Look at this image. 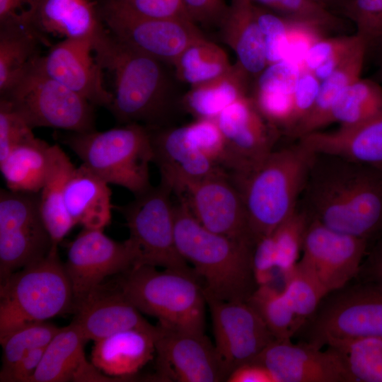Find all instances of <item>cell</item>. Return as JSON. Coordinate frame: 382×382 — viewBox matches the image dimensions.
Instances as JSON below:
<instances>
[{
    "mask_svg": "<svg viewBox=\"0 0 382 382\" xmlns=\"http://www.w3.org/2000/svg\"><path fill=\"white\" fill-rule=\"evenodd\" d=\"M311 219L369 241L382 230V170L316 154L303 191Z\"/></svg>",
    "mask_w": 382,
    "mask_h": 382,
    "instance_id": "6da1fadb",
    "label": "cell"
},
{
    "mask_svg": "<svg viewBox=\"0 0 382 382\" xmlns=\"http://www.w3.org/2000/svg\"><path fill=\"white\" fill-rule=\"evenodd\" d=\"M96 59L114 76L108 110L121 125L168 127L177 100L166 64L137 51L107 31L93 45Z\"/></svg>",
    "mask_w": 382,
    "mask_h": 382,
    "instance_id": "7a4b0ae2",
    "label": "cell"
},
{
    "mask_svg": "<svg viewBox=\"0 0 382 382\" xmlns=\"http://www.w3.org/2000/svg\"><path fill=\"white\" fill-rule=\"evenodd\" d=\"M174 211L178 250L202 279L205 296L246 302L257 287L252 264L255 244L207 229L179 199Z\"/></svg>",
    "mask_w": 382,
    "mask_h": 382,
    "instance_id": "3957f363",
    "label": "cell"
},
{
    "mask_svg": "<svg viewBox=\"0 0 382 382\" xmlns=\"http://www.w3.org/2000/svg\"><path fill=\"white\" fill-rule=\"evenodd\" d=\"M315 156L298 141L273 149L248 171L232 175L255 242L272 233L296 210Z\"/></svg>",
    "mask_w": 382,
    "mask_h": 382,
    "instance_id": "277c9868",
    "label": "cell"
},
{
    "mask_svg": "<svg viewBox=\"0 0 382 382\" xmlns=\"http://www.w3.org/2000/svg\"><path fill=\"white\" fill-rule=\"evenodd\" d=\"M62 141L109 185L122 187L134 196L152 187L149 165L154 163V151L146 127L128 123L103 132H71Z\"/></svg>",
    "mask_w": 382,
    "mask_h": 382,
    "instance_id": "5b68a950",
    "label": "cell"
},
{
    "mask_svg": "<svg viewBox=\"0 0 382 382\" xmlns=\"http://www.w3.org/2000/svg\"><path fill=\"white\" fill-rule=\"evenodd\" d=\"M115 286L141 313L157 318L159 325L204 333L207 302L197 276L141 265L120 274Z\"/></svg>",
    "mask_w": 382,
    "mask_h": 382,
    "instance_id": "8992f818",
    "label": "cell"
},
{
    "mask_svg": "<svg viewBox=\"0 0 382 382\" xmlns=\"http://www.w3.org/2000/svg\"><path fill=\"white\" fill-rule=\"evenodd\" d=\"M74 308L71 286L58 246L43 258L0 282V337L33 321H45Z\"/></svg>",
    "mask_w": 382,
    "mask_h": 382,
    "instance_id": "52a82bcc",
    "label": "cell"
},
{
    "mask_svg": "<svg viewBox=\"0 0 382 382\" xmlns=\"http://www.w3.org/2000/svg\"><path fill=\"white\" fill-rule=\"evenodd\" d=\"M172 194L170 187L161 181L156 187L134 196L133 201L114 208L123 215L129 228L133 267H161L197 276L176 244Z\"/></svg>",
    "mask_w": 382,
    "mask_h": 382,
    "instance_id": "ba28073f",
    "label": "cell"
},
{
    "mask_svg": "<svg viewBox=\"0 0 382 382\" xmlns=\"http://www.w3.org/2000/svg\"><path fill=\"white\" fill-rule=\"evenodd\" d=\"M300 331L318 349L337 340L382 337V286L357 282L328 293Z\"/></svg>",
    "mask_w": 382,
    "mask_h": 382,
    "instance_id": "9c48e42d",
    "label": "cell"
},
{
    "mask_svg": "<svg viewBox=\"0 0 382 382\" xmlns=\"http://www.w3.org/2000/svg\"><path fill=\"white\" fill-rule=\"evenodd\" d=\"M0 98L7 100L33 129L50 127L70 132L95 129L94 105L45 75L35 62Z\"/></svg>",
    "mask_w": 382,
    "mask_h": 382,
    "instance_id": "30bf717a",
    "label": "cell"
},
{
    "mask_svg": "<svg viewBox=\"0 0 382 382\" xmlns=\"http://www.w3.org/2000/svg\"><path fill=\"white\" fill-rule=\"evenodd\" d=\"M52 241L40 211L39 193L0 191V282L45 257Z\"/></svg>",
    "mask_w": 382,
    "mask_h": 382,
    "instance_id": "8fae6325",
    "label": "cell"
},
{
    "mask_svg": "<svg viewBox=\"0 0 382 382\" xmlns=\"http://www.w3.org/2000/svg\"><path fill=\"white\" fill-rule=\"evenodd\" d=\"M228 174L223 170L184 182L173 190V194L207 229L255 244L241 194Z\"/></svg>",
    "mask_w": 382,
    "mask_h": 382,
    "instance_id": "7c38bea8",
    "label": "cell"
},
{
    "mask_svg": "<svg viewBox=\"0 0 382 382\" xmlns=\"http://www.w3.org/2000/svg\"><path fill=\"white\" fill-rule=\"evenodd\" d=\"M205 299L212 321L214 346L228 378L235 369L253 361L275 337L247 302Z\"/></svg>",
    "mask_w": 382,
    "mask_h": 382,
    "instance_id": "4fadbf2b",
    "label": "cell"
},
{
    "mask_svg": "<svg viewBox=\"0 0 382 382\" xmlns=\"http://www.w3.org/2000/svg\"><path fill=\"white\" fill-rule=\"evenodd\" d=\"M134 265V255L127 239L116 241L103 229L83 228L69 243L64 263L74 306L102 284L105 277L120 274Z\"/></svg>",
    "mask_w": 382,
    "mask_h": 382,
    "instance_id": "5bb4252c",
    "label": "cell"
},
{
    "mask_svg": "<svg viewBox=\"0 0 382 382\" xmlns=\"http://www.w3.org/2000/svg\"><path fill=\"white\" fill-rule=\"evenodd\" d=\"M156 325V381H226L215 346L204 333L175 330L158 323Z\"/></svg>",
    "mask_w": 382,
    "mask_h": 382,
    "instance_id": "9a60e30c",
    "label": "cell"
},
{
    "mask_svg": "<svg viewBox=\"0 0 382 382\" xmlns=\"http://www.w3.org/2000/svg\"><path fill=\"white\" fill-rule=\"evenodd\" d=\"M367 245L366 239L337 232L311 219L299 262L328 294L357 277Z\"/></svg>",
    "mask_w": 382,
    "mask_h": 382,
    "instance_id": "2e32d148",
    "label": "cell"
},
{
    "mask_svg": "<svg viewBox=\"0 0 382 382\" xmlns=\"http://www.w3.org/2000/svg\"><path fill=\"white\" fill-rule=\"evenodd\" d=\"M100 11L105 27L115 38L166 64L173 65L190 45L205 37L190 20L140 18Z\"/></svg>",
    "mask_w": 382,
    "mask_h": 382,
    "instance_id": "e0dca14e",
    "label": "cell"
},
{
    "mask_svg": "<svg viewBox=\"0 0 382 382\" xmlns=\"http://www.w3.org/2000/svg\"><path fill=\"white\" fill-rule=\"evenodd\" d=\"M93 41L64 39L52 44L35 62L45 75L87 100L108 109L113 95L103 85V70L92 54Z\"/></svg>",
    "mask_w": 382,
    "mask_h": 382,
    "instance_id": "ac0fdd59",
    "label": "cell"
},
{
    "mask_svg": "<svg viewBox=\"0 0 382 382\" xmlns=\"http://www.w3.org/2000/svg\"><path fill=\"white\" fill-rule=\"evenodd\" d=\"M253 362L265 366L277 382H354L335 351L291 339L275 338Z\"/></svg>",
    "mask_w": 382,
    "mask_h": 382,
    "instance_id": "d6986e66",
    "label": "cell"
},
{
    "mask_svg": "<svg viewBox=\"0 0 382 382\" xmlns=\"http://www.w3.org/2000/svg\"><path fill=\"white\" fill-rule=\"evenodd\" d=\"M215 120L226 143L232 175L248 171L266 156L280 135L260 113L250 95L233 103Z\"/></svg>",
    "mask_w": 382,
    "mask_h": 382,
    "instance_id": "ffe728a7",
    "label": "cell"
},
{
    "mask_svg": "<svg viewBox=\"0 0 382 382\" xmlns=\"http://www.w3.org/2000/svg\"><path fill=\"white\" fill-rule=\"evenodd\" d=\"M19 18L47 47L52 45L48 39L50 35L89 39L95 43L107 30L100 5L94 0H37Z\"/></svg>",
    "mask_w": 382,
    "mask_h": 382,
    "instance_id": "44dd1931",
    "label": "cell"
},
{
    "mask_svg": "<svg viewBox=\"0 0 382 382\" xmlns=\"http://www.w3.org/2000/svg\"><path fill=\"white\" fill-rule=\"evenodd\" d=\"M74 311L71 322L87 342L130 329H156L116 286L110 289L100 284L77 303Z\"/></svg>",
    "mask_w": 382,
    "mask_h": 382,
    "instance_id": "7402d4cb",
    "label": "cell"
},
{
    "mask_svg": "<svg viewBox=\"0 0 382 382\" xmlns=\"http://www.w3.org/2000/svg\"><path fill=\"white\" fill-rule=\"evenodd\" d=\"M87 342L71 322L61 328L46 347L31 382H106L117 381L88 362L84 352Z\"/></svg>",
    "mask_w": 382,
    "mask_h": 382,
    "instance_id": "603a6c76",
    "label": "cell"
},
{
    "mask_svg": "<svg viewBox=\"0 0 382 382\" xmlns=\"http://www.w3.org/2000/svg\"><path fill=\"white\" fill-rule=\"evenodd\" d=\"M297 139L316 154L334 156L382 170V116L358 126L313 132Z\"/></svg>",
    "mask_w": 382,
    "mask_h": 382,
    "instance_id": "cb8c5ba5",
    "label": "cell"
},
{
    "mask_svg": "<svg viewBox=\"0 0 382 382\" xmlns=\"http://www.w3.org/2000/svg\"><path fill=\"white\" fill-rule=\"evenodd\" d=\"M155 330L130 329L94 341L92 364L103 374L117 379L136 374L155 357Z\"/></svg>",
    "mask_w": 382,
    "mask_h": 382,
    "instance_id": "d4e9b609",
    "label": "cell"
},
{
    "mask_svg": "<svg viewBox=\"0 0 382 382\" xmlns=\"http://www.w3.org/2000/svg\"><path fill=\"white\" fill-rule=\"evenodd\" d=\"M109 184L83 163L69 174L64 189L66 209L75 225L104 229L112 218Z\"/></svg>",
    "mask_w": 382,
    "mask_h": 382,
    "instance_id": "484cf974",
    "label": "cell"
},
{
    "mask_svg": "<svg viewBox=\"0 0 382 382\" xmlns=\"http://www.w3.org/2000/svg\"><path fill=\"white\" fill-rule=\"evenodd\" d=\"M219 27L224 41L236 55V63L253 81L267 66L264 40L253 4L232 0Z\"/></svg>",
    "mask_w": 382,
    "mask_h": 382,
    "instance_id": "4316f807",
    "label": "cell"
},
{
    "mask_svg": "<svg viewBox=\"0 0 382 382\" xmlns=\"http://www.w3.org/2000/svg\"><path fill=\"white\" fill-rule=\"evenodd\" d=\"M58 146L33 137L14 147L0 161L7 189L39 193L52 170Z\"/></svg>",
    "mask_w": 382,
    "mask_h": 382,
    "instance_id": "83f0119b",
    "label": "cell"
},
{
    "mask_svg": "<svg viewBox=\"0 0 382 382\" xmlns=\"http://www.w3.org/2000/svg\"><path fill=\"white\" fill-rule=\"evenodd\" d=\"M253 80L236 62L222 75L190 86L180 106L195 119H216L228 106L250 95Z\"/></svg>",
    "mask_w": 382,
    "mask_h": 382,
    "instance_id": "f1b7e54d",
    "label": "cell"
},
{
    "mask_svg": "<svg viewBox=\"0 0 382 382\" xmlns=\"http://www.w3.org/2000/svg\"><path fill=\"white\" fill-rule=\"evenodd\" d=\"M40 45L43 40L20 18L0 23V96L42 55Z\"/></svg>",
    "mask_w": 382,
    "mask_h": 382,
    "instance_id": "f546056e",
    "label": "cell"
},
{
    "mask_svg": "<svg viewBox=\"0 0 382 382\" xmlns=\"http://www.w3.org/2000/svg\"><path fill=\"white\" fill-rule=\"evenodd\" d=\"M367 50L364 42H361L340 66L320 81L318 94L312 108L290 137L299 139L331 124L330 113L337 100L351 83L361 77Z\"/></svg>",
    "mask_w": 382,
    "mask_h": 382,
    "instance_id": "4dcf8cb0",
    "label": "cell"
},
{
    "mask_svg": "<svg viewBox=\"0 0 382 382\" xmlns=\"http://www.w3.org/2000/svg\"><path fill=\"white\" fill-rule=\"evenodd\" d=\"M74 168L69 156L59 146L52 170L39 192L40 211L52 246H58L75 226L64 202L65 185Z\"/></svg>",
    "mask_w": 382,
    "mask_h": 382,
    "instance_id": "1f68e13d",
    "label": "cell"
},
{
    "mask_svg": "<svg viewBox=\"0 0 382 382\" xmlns=\"http://www.w3.org/2000/svg\"><path fill=\"white\" fill-rule=\"evenodd\" d=\"M382 116V87L376 80L360 77L351 83L335 103L331 123L340 127L358 126Z\"/></svg>",
    "mask_w": 382,
    "mask_h": 382,
    "instance_id": "d6a6232c",
    "label": "cell"
},
{
    "mask_svg": "<svg viewBox=\"0 0 382 382\" xmlns=\"http://www.w3.org/2000/svg\"><path fill=\"white\" fill-rule=\"evenodd\" d=\"M173 65L177 79L194 86L222 75L232 64L222 47L204 37L190 45Z\"/></svg>",
    "mask_w": 382,
    "mask_h": 382,
    "instance_id": "836d02e7",
    "label": "cell"
},
{
    "mask_svg": "<svg viewBox=\"0 0 382 382\" xmlns=\"http://www.w3.org/2000/svg\"><path fill=\"white\" fill-rule=\"evenodd\" d=\"M327 347L341 358L354 382H382V337L337 340Z\"/></svg>",
    "mask_w": 382,
    "mask_h": 382,
    "instance_id": "e575fe53",
    "label": "cell"
},
{
    "mask_svg": "<svg viewBox=\"0 0 382 382\" xmlns=\"http://www.w3.org/2000/svg\"><path fill=\"white\" fill-rule=\"evenodd\" d=\"M246 302L277 339H291L302 328L282 291L271 284L258 286Z\"/></svg>",
    "mask_w": 382,
    "mask_h": 382,
    "instance_id": "d590c367",
    "label": "cell"
},
{
    "mask_svg": "<svg viewBox=\"0 0 382 382\" xmlns=\"http://www.w3.org/2000/svg\"><path fill=\"white\" fill-rule=\"evenodd\" d=\"M283 279L282 292L303 327L328 293L317 279L299 262Z\"/></svg>",
    "mask_w": 382,
    "mask_h": 382,
    "instance_id": "8d00e7d4",
    "label": "cell"
},
{
    "mask_svg": "<svg viewBox=\"0 0 382 382\" xmlns=\"http://www.w3.org/2000/svg\"><path fill=\"white\" fill-rule=\"evenodd\" d=\"M362 41L357 34L324 36L307 52L302 71L311 72L320 81L324 80L350 56Z\"/></svg>",
    "mask_w": 382,
    "mask_h": 382,
    "instance_id": "74e56055",
    "label": "cell"
},
{
    "mask_svg": "<svg viewBox=\"0 0 382 382\" xmlns=\"http://www.w3.org/2000/svg\"><path fill=\"white\" fill-rule=\"evenodd\" d=\"M60 329L46 320L33 321L23 324L1 337V369L9 368L33 350L46 347Z\"/></svg>",
    "mask_w": 382,
    "mask_h": 382,
    "instance_id": "f35d334b",
    "label": "cell"
},
{
    "mask_svg": "<svg viewBox=\"0 0 382 382\" xmlns=\"http://www.w3.org/2000/svg\"><path fill=\"white\" fill-rule=\"evenodd\" d=\"M310 221L307 212L297 208L271 233L275 245L277 270L283 277L299 260Z\"/></svg>",
    "mask_w": 382,
    "mask_h": 382,
    "instance_id": "ab89813d",
    "label": "cell"
},
{
    "mask_svg": "<svg viewBox=\"0 0 382 382\" xmlns=\"http://www.w3.org/2000/svg\"><path fill=\"white\" fill-rule=\"evenodd\" d=\"M265 7L288 19L317 26L324 31L344 30L345 24L316 0H245Z\"/></svg>",
    "mask_w": 382,
    "mask_h": 382,
    "instance_id": "60d3db41",
    "label": "cell"
},
{
    "mask_svg": "<svg viewBox=\"0 0 382 382\" xmlns=\"http://www.w3.org/2000/svg\"><path fill=\"white\" fill-rule=\"evenodd\" d=\"M100 7L105 12L134 18L193 21L183 0H104Z\"/></svg>",
    "mask_w": 382,
    "mask_h": 382,
    "instance_id": "b9f144b4",
    "label": "cell"
},
{
    "mask_svg": "<svg viewBox=\"0 0 382 382\" xmlns=\"http://www.w3.org/2000/svg\"><path fill=\"white\" fill-rule=\"evenodd\" d=\"M339 10L367 48L382 45V0H345Z\"/></svg>",
    "mask_w": 382,
    "mask_h": 382,
    "instance_id": "7bdbcfd3",
    "label": "cell"
},
{
    "mask_svg": "<svg viewBox=\"0 0 382 382\" xmlns=\"http://www.w3.org/2000/svg\"><path fill=\"white\" fill-rule=\"evenodd\" d=\"M253 8L264 40L267 66L284 60L289 19L260 5L253 4Z\"/></svg>",
    "mask_w": 382,
    "mask_h": 382,
    "instance_id": "ee69618b",
    "label": "cell"
},
{
    "mask_svg": "<svg viewBox=\"0 0 382 382\" xmlns=\"http://www.w3.org/2000/svg\"><path fill=\"white\" fill-rule=\"evenodd\" d=\"M33 137V129L7 100L0 98V161L14 147Z\"/></svg>",
    "mask_w": 382,
    "mask_h": 382,
    "instance_id": "f6af8a7d",
    "label": "cell"
},
{
    "mask_svg": "<svg viewBox=\"0 0 382 382\" xmlns=\"http://www.w3.org/2000/svg\"><path fill=\"white\" fill-rule=\"evenodd\" d=\"M325 32L313 25L289 19L284 60L298 65L302 71L307 52L318 40L325 36Z\"/></svg>",
    "mask_w": 382,
    "mask_h": 382,
    "instance_id": "bcb514c9",
    "label": "cell"
},
{
    "mask_svg": "<svg viewBox=\"0 0 382 382\" xmlns=\"http://www.w3.org/2000/svg\"><path fill=\"white\" fill-rule=\"evenodd\" d=\"M253 270L257 286L270 284L277 270L275 245L272 234L259 238L254 245Z\"/></svg>",
    "mask_w": 382,
    "mask_h": 382,
    "instance_id": "7dc6e473",
    "label": "cell"
},
{
    "mask_svg": "<svg viewBox=\"0 0 382 382\" xmlns=\"http://www.w3.org/2000/svg\"><path fill=\"white\" fill-rule=\"evenodd\" d=\"M320 81L311 72L301 71L294 91V120L289 137L312 108L318 94Z\"/></svg>",
    "mask_w": 382,
    "mask_h": 382,
    "instance_id": "c3c4849f",
    "label": "cell"
},
{
    "mask_svg": "<svg viewBox=\"0 0 382 382\" xmlns=\"http://www.w3.org/2000/svg\"><path fill=\"white\" fill-rule=\"evenodd\" d=\"M190 18L205 27L220 26L229 6L225 0H183Z\"/></svg>",
    "mask_w": 382,
    "mask_h": 382,
    "instance_id": "681fc988",
    "label": "cell"
},
{
    "mask_svg": "<svg viewBox=\"0 0 382 382\" xmlns=\"http://www.w3.org/2000/svg\"><path fill=\"white\" fill-rule=\"evenodd\" d=\"M46 347L33 350L9 368L1 369V382H31Z\"/></svg>",
    "mask_w": 382,
    "mask_h": 382,
    "instance_id": "f907efd6",
    "label": "cell"
},
{
    "mask_svg": "<svg viewBox=\"0 0 382 382\" xmlns=\"http://www.w3.org/2000/svg\"><path fill=\"white\" fill-rule=\"evenodd\" d=\"M227 382H277L272 374L263 365L256 362L243 364L228 376Z\"/></svg>",
    "mask_w": 382,
    "mask_h": 382,
    "instance_id": "816d5d0a",
    "label": "cell"
},
{
    "mask_svg": "<svg viewBox=\"0 0 382 382\" xmlns=\"http://www.w3.org/2000/svg\"><path fill=\"white\" fill-rule=\"evenodd\" d=\"M356 278L358 282L382 286V241L378 243L363 261Z\"/></svg>",
    "mask_w": 382,
    "mask_h": 382,
    "instance_id": "f5cc1de1",
    "label": "cell"
},
{
    "mask_svg": "<svg viewBox=\"0 0 382 382\" xmlns=\"http://www.w3.org/2000/svg\"><path fill=\"white\" fill-rule=\"evenodd\" d=\"M37 0H0V23L17 18Z\"/></svg>",
    "mask_w": 382,
    "mask_h": 382,
    "instance_id": "db71d44e",
    "label": "cell"
},
{
    "mask_svg": "<svg viewBox=\"0 0 382 382\" xmlns=\"http://www.w3.org/2000/svg\"><path fill=\"white\" fill-rule=\"evenodd\" d=\"M320 4L332 11V8L339 9L345 0H316Z\"/></svg>",
    "mask_w": 382,
    "mask_h": 382,
    "instance_id": "11a10c76",
    "label": "cell"
},
{
    "mask_svg": "<svg viewBox=\"0 0 382 382\" xmlns=\"http://www.w3.org/2000/svg\"><path fill=\"white\" fill-rule=\"evenodd\" d=\"M376 80L382 82V63L378 69V70L376 72Z\"/></svg>",
    "mask_w": 382,
    "mask_h": 382,
    "instance_id": "9f6ffc18",
    "label": "cell"
}]
</instances>
